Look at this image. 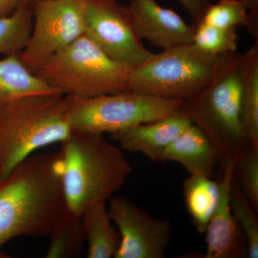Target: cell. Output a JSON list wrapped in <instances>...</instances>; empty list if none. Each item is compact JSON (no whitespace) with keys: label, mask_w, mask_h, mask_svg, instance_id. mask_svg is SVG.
<instances>
[{"label":"cell","mask_w":258,"mask_h":258,"mask_svg":"<svg viewBox=\"0 0 258 258\" xmlns=\"http://www.w3.org/2000/svg\"><path fill=\"white\" fill-rule=\"evenodd\" d=\"M60 153L31 155L0 180L2 247L16 237H47L66 210Z\"/></svg>","instance_id":"obj_1"},{"label":"cell","mask_w":258,"mask_h":258,"mask_svg":"<svg viewBox=\"0 0 258 258\" xmlns=\"http://www.w3.org/2000/svg\"><path fill=\"white\" fill-rule=\"evenodd\" d=\"M60 144L66 208L80 217L119 191L133 170L120 149L103 134L72 131Z\"/></svg>","instance_id":"obj_2"},{"label":"cell","mask_w":258,"mask_h":258,"mask_svg":"<svg viewBox=\"0 0 258 258\" xmlns=\"http://www.w3.org/2000/svg\"><path fill=\"white\" fill-rule=\"evenodd\" d=\"M64 95H28L0 110V180L35 151L61 143L72 132Z\"/></svg>","instance_id":"obj_3"},{"label":"cell","mask_w":258,"mask_h":258,"mask_svg":"<svg viewBox=\"0 0 258 258\" xmlns=\"http://www.w3.org/2000/svg\"><path fill=\"white\" fill-rule=\"evenodd\" d=\"M242 54L219 56L211 82L196 96L184 101L182 108L210 139L222 162L238 159L250 146L241 120L240 64Z\"/></svg>","instance_id":"obj_4"},{"label":"cell","mask_w":258,"mask_h":258,"mask_svg":"<svg viewBox=\"0 0 258 258\" xmlns=\"http://www.w3.org/2000/svg\"><path fill=\"white\" fill-rule=\"evenodd\" d=\"M131 71L85 34L52 56L36 75L64 96L90 98L128 91Z\"/></svg>","instance_id":"obj_5"},{"label":"cell","mask_w":258,"mask_h":258,"mask_svg":"<svg viewBox=\"0 0 258 258\" xmlns=\"http://www.w3.org/2000/svg\"><path fill=\"white\" fill-rule=\"evenodd\" d=\"M218 60L219 56L193 42L171 47L132 69L127 88L134 92L185 101L210 84Z\"/></svg>","instance_id":"obj_6"},{"label":"cell","mask_w":258,"mask_h":258,"mask_svg":"<svg viewBox=\"0 0 258 258\" xmlns=\"http://www.w3.org/2000/svg\"><path fill=\"white\" fill-rule=\"evenodd\" d=\"M64 96L72 131L100 134L162 119L179 111L184 104L182 100L131 91L90 98Z\"/></svg>","instance_id":"obj_7"},{"label":"cell","mask_w":258,"mask_h":258,"mask_svg":"<svg viewBox=\"0 0 258 258\" xmlns=\"http://www.w3.org/2000/svg\"><path fill=\"white\" fill-rule=\"evenodd\" d=\"M86 0H35L33 26L20 55L36 74L52 56L86 34Z\"/></svg>","instance_id":"obj_8"},{"label":"cell","mask_w":258,"mask_h":258,"mask_svg":"<svg viewBox=\"0 0 258 258\" xmlns=\"http://www.w3.org/2000/svg\"><path fill=\"white\" fill-rule=\"evenodd\" d=\"M86 1V35L105 53L132 69L154 57L142 43L128 7L116 0Z\"/></svg>","instance_id":"obj_9"},{"label":"cell","mask_w":258,"mask_h":258,"mask_svg":"<svg viewBox=\"0 0 258 258\" xmlns=\"http://www.w3.org/2000/svg\"><path fill=\"white\" fill-rule=\"evenodd\" d=\"M108 212L119 232L114 258H163L170 242L171 222L156 219L124 197H112Z\"/></svg>","instance_id":"obj_10"},{"label":"cell","mask_w":258,"mask_h":258,"mask_svg":"<svg viewBox=\"0 0 258 258\" xmlns=\"http://www.w3.org/2000/svg\"><path fill=\"white\" fill-rule=\"evenodd\" d=\"M237 160L229 159L221 164L218 202L205 232L207 244L205 258L247 257L245 237L230 206L231 188Z\"/></svg>","instance_id":"obj_11"},{"label":"cell","mask_w":258,"mask_h":258,"mask_svg":"<svg viewBox=\"0 0 258 258\" xmlns=\"http://www.w3.org/2000/svg\"><path fill=\"white\" fill-rule=\"evenodd\" d=\"M128 8L139 36L151 45L166 50L192 43L195 27L157 0H129Z\"/></svg>","instance_id":"obj_12"},{"label":"cell","mask_w":258,"mask_h":258,"mask_svg":"<svg viewBox=\"0 0 258 258\" xmlns=\"http://www.w3.org/2000/svg\"><path fill=\"white\" fill-rule=\"evenodd\" d=\"M191 123L181 107L162 119L141 123L111 134L123 150L140 153L150 160L160 161L166 148Z\"/></svg>","instance_id":"obj_13"},{"label":"cell","mask_w":258,"mask_h":258,"mask_svg":"<svg viewBox=\"0 0 258 258\" xmlns=\"http://www.w3.org/2000/svg\"><path fill=\"white\" fill-rule=\"evenodd\" d=\"M160 161H174L184 166L190 174L208 177H212L217 166L222 164L217 148L193 123L166 148Z\"/></svg>","instance_id":"obj_14"},{"label":"cell","mask_w":258,"mask_h":258,"mask_svg":"<svg viewBox=\"0 0 258 258\" xmlns=\"http://www.w3.org/2000/svg\"><path fill=\"white\" fill-rule=\"evenodd\" d=\"M83 233L87 242L88 258L114 257L119 247V232L112 225L106 202L88 207L81 215Z\"/></svg>","instance_id":"obj_15"},{"label":"cell","mask_w":258,"mask_h":258,"mask_svg":"<svg viewBox=\"0 0 258 258\" xmlns=\"http://www.w3.org/2000/svg\"><path fill=\"white\" fill-rule=\"evenodd\" d=\"M45 93L61 94L30 72L20 60V55L0 59V110L21 97Z\"/></svg>","instance_id":"obj_16"},{"label":"cell","mask_w":258,"mask_h":258,"mask_svg":"<svg viewBox=\"0 0 258 258\" xmlns=\"http://www.w3.org/2000/svg\"><path fill=\"white\" fill-rule=\"evenodd\" d=\"M241 120L249 144L258 145V40L240 64Z\"/></svg>","instance_id":"obj_17"},{"label":"cell","mask_w":258,"mask_h":258,"mask_svg":"<svg viewBox=\"0 0 258 258\" xmlns=\"http://www.w3.org/2000/svg\"><path fill=\"white\" fill-rule=\"evenodd\" d=\"M219 181L190 174L183 182L186 210L199 233H205L218 202Z\"/></svg>","instance_id":"obj_18"},{"label":"cell","mask_w":258,"mask_h":258,"mask_svg":"<svg viewBox=\"0 0 258 258\" xmlns=\"http://www.w3.org/2000/svg\"><path fill=\"white\" fill-rule=\"evenodd\" d=\"M45 257H78L83 253L86 242L81 217L66 208L51 230Z\"/></svg>","instance_id":"obj_19"},{"label":"cell","mask_w":258,"mask_h":258,"mask_svg":"<svg viewBox=\"0 0 258 258\" xmlns=\"http://www.w3.org/2000/svg\"><path fill=\"white\" fill-rule=\"evenodd\" d=\"M33 3L0 18V54L5 57L20 55L28 45L33 26Z\"/></svg>","instance_id":"obj_20"},{"label":"cell","mask_w":258,"mask_h":258,"mask_svg":"<svg viewBox=\"0 0 258 258\" xmlns=\"http://www.w3.org/2000/svg\"><path fill=\"white\" fill-rule=\"evenodd\" d=\"M230 206L237 223L243 232L247 246V257H258V219L257 212L236 184L232 182Z\"/></svg>","instance_id":"obj_21"},{"label":"cell","mask_w":258,"mask_h":258,"mask_svg":"<svg viewBox=\"0 0 258 258\" xmlns=\"http://www.w3.org/2000/svg\"><path fill=\"white\" fill-rule=\"evenodd\" d=\"M239 37L236 29L222 28L202 22L195 28L193 43L212 55L237 52Z\"/></svg>","instance_id":"obj_22"},{"label":"cell","mask_w":258,"mask_h":258,"mask_svg":"<svg viewBox=\"0 0 258 258\" xmlns=\"http://www.w3.org/2000/svg\"><path fill=\"white\" fill-rule=\"evenodd\" d=\"M234 179L249 203L258 211V145L249 146L237 159Z\"/></svg>","instance_id":"obj_23"},{"label":"cell","mask_w":258,"mask_h":258,"mask_svg":"<svg viewBox=\"0 0 258 258\" xmlns=\"http://www.w3.org/2000/svg\"><path fill=\"white\" fill-rule=\"evenodd\" d=\"M248 19V12L241 0H219L210 5L202 22L220 28L237 29L247 26Z\"/></svg>","instance_id":"obj_24"},{"label":"cell","mask_w":258,"mask_h":258,"mask_svg":"<svg viewBox=\"0 0 258 258\" xmlns=\"http://www.w3.org/2000/svg\"><path fill=\"white\" fill-rule=\"evenodd\" d=\"M189 13L195 28L203 21L205 13L210 5L211 0H177Z\"/></svg>","instance_id":"obj_25"},{"label":"cell","mask_w":258,"mask_h":258,"mask_svg":"<svg viewBox=\"0 0 258 258\" xmlns=\"http://www.w3.org/2000/svg\"><path fill=\"white\" fill-rule=\"evenodd\" d=\"M248 12L247 31L258 40V0H241Z\"/></svg>","instance_id":"obj_26"},{"label":"cell","mask_w":258,"mask_h":258,"mask_svg":"<svg viewBox=\"0 0 258 258\" xmlns=\"http://www.w3.org/2000/svg\"><path fill=\"white\" fill-rule=\"evenodd\" d=\"M34 2L35 0H0V18L11 15L22 7Z\"/></svg>","instance_id":"obj_27"}]
</instances>
